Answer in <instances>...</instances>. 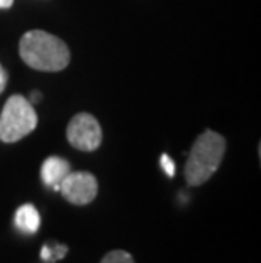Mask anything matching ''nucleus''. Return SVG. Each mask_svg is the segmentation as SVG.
I'll use <instances>...</instances> for the list:
<instances>
[{
	"label": "nucleus",
	"instance_id": "f257e3e1",
	"mask_svg": "<svg viewBox=\"0 0 261 263\" xmlns=\"http://www.w3.org/2000/svg\"><path fill=\"white\" fill-rule=\"evenodd\" d=\"M19 54L27 66L39 71H61L70 63V49L63 39L39 29L21 37Z\"/></svg>",
	"mask_w": 261,
	"mask_h": 263
},
{
	"label": "nucleus",
	"instance_id": "f03ea898",
	"mask_svg": "<svg viewBox=\"0 0 261 263\" xmlns=\"http://www.w3.org/2000/svg\"><path fill=\"white\" fill-rule=\"evenodd\" d=\"M226 153V139L215 131H204L195 139L187 158L185 180L188 185L197 187L209 180L217 172Z\"/></svg>",
	"mask_w": 261,
	"mask_h": 263
},
{
	"label": "nucleus",
	"instance_id": "7ed1b4c3",
	"mask_svg": "<svg viewBox=\"0 0 261 263\" xmlns=\"http://www.w3.org/2000/svg\"><path fill=\"white\" fill-rule=\"evenodd\" d=\"M37 126V114L31 100L12 95L0 114V141L15 143L31 134Z\"/></svg>",
	"mask_w": 261,
	"mask_h": 263
},
{
	"label": "nucleus",
	"instance_id": "20e7f679",
	"mask_svg": "<svg viewBox=\"0 0 261 263\" xmlns=\"http://www.w3.org/2000/svg\"><path fill=\"white\" fill-rule=\"evenodd\" d=\"M66 138L76 149L95 151L102 143V127L92 114L80 112L70 121L66 127Z\"/></svg>",
	"mask_w": 261,
	"mask_h": 263
},
{
	"label": "nucleus",
	"instance_id": "39448f33",
	"mask_svg": "<svg viewBox=\"0 0 261 263\" xmlns=\"http://www.w3.org/2000/svg\"><path fill=\"white\" fill-rule=\"evenodd\" d=\"M61 195L73 205H87L97 197L98 183L88 172H70L59 183Z\"/></svg>",
	"mask_w": 261,
	"mask_h": 263
},
{
	"label": "nucleus",
	"instance_id": "423d86ee",
	"mask_svg": "<svg viewBox=\"0 0 261 263\" xmlns=\"http://www.w3.org/2000/svg\"><path fill=\"white\" fill-rule=\"evenodd\" d=\"M71 172L70 163L65 158L59 156H49L44 160V163L41 166V178L44 182V185L51 187L53 190H59L61 180Z\"/></svg>",
	"mask_w": 261,
	"mask_h": 263
},
{
	"label": "nucleus",
	"instance_id": "0eeeda50",
	"mask_svg": "<svg viewBox=\"0 0 261 263\" xmlns=\"http://www.w3.org/2000/svg\"><path fill=\"white\" fill-rule=\"evenodd\" d=\"M15 226L24 233H36L41 226V216L32 204L21 205L15 212Z\"/></svg>",
	"mask_w": 261,
	"mask_h": 263
},
{
	"label": "nucleus",
	"instance_id": "6e6552de",
	"mask_svg": "<svg viewBox=\"0 0 261 263\" xmlns=\"http://www.w3.org/2000/svg\"><path fill=\"white\" fill-rule=\"evenodd\" d=\"M68 253V246L66 245H59V243H54L53 246L51 245H44L43 250H41V258L44 261H58L61 260L63 256Z\"/></svg>",
	"mask_w": 261,
	"mask_h": 263
},
{
	"label": "nucleus",
	"instance_id": "1a4fd4ad",
	"mask_svg": "<svg viewBox=\"0 0 261 263\" xmlns=\"http://www.w3.org/2000/svg\"><path fill=\"white\" fill-rule=\"evenodd\" d=\"M101 263H134V258L124 250H114L105 255Z\"/></svg>",
	"mask_w": 261,
	"mask_h": 263
},
{
	"label": "nucleus",
	"instance_id": "9d476101",
	"mask_svg": "<svg viewBox=\"0 0 261 263\" xmlns=\"http://www.w3.org/2000/svg\"><path fill=\"white\" fill-rule=\"evenodd\" d=\"M159 163H161V168L166 172V175H168V177H173L175 175V161L171 160L166 153L161 155Z\"/></svg>",
	"mask_w": 261,
	"mask_h": 263
},
{
	"label": "nucleus",
	"instance_id": "9b49d317",
	"mask_svg": "<svg viewBox=\"0 0 261 263\" xmlns=\"http://www.w3.org/2000/svg\"><path fill=\"white\" fill-rule=\"evenodd\" d=\"M7 80H9L7 71H5L4 66L0 65V93H2L5 90V87H7Z\"/></svg>",
	"mask_w": 261,
	"mask_h": 263
},
{
	"label": "nucleus",
	"instance_id": "f8f14e48",
	"mask_svg": "<svg viewBox=\"0 0 261 263\" xmlns=\"http://www.w3.org/2000/svg\"><path fill=\"white\" fill-rule=\"evenodd\" d=\"M14 5V0H0V9H9Z\"/></svg>",
	"mask_w": 261,
	"mask_h": 263
},
{
	"label": "nucleus",
	"instance_id": "ddd939ff",
	"mask_svg": "<svg viewBox=\"0 0 261 263\" xmlns=\"http://www.w3.org/2000/svg\"><path fill=\"white\" fill-rule=\"evenodd\" d=\"M32 102H37V100H41V93L39 92H32V97H31ZM31 102V104H32Z\"/></svg>",
	"mask_w": 261,
	"mask_h": 263
}]
</instances>
